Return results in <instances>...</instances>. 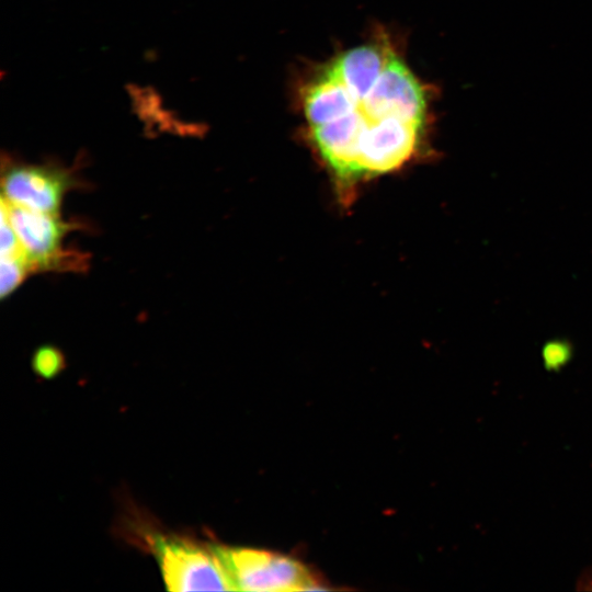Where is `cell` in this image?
<instances>
[{"instance_id": "cell-1", "label": "cell", "mask_w": 592, "mask_h": 592, "mask_svg": "<svg viewBox=\"0 0 592 592\" xmlns=\"http://www.w3.org/2000/svg\"><path fill=\"white\" fill-rule=\"evenodd\" d=\"M153 549L169 591H236L215 546L158 536Z\"/></svg>"}, {"instance_id": "cell-2", "label": "cell", "mask_w": 592, "mask_h": 592, "mask_svg": "<svg viewBox=\"0 0 592 592\" xmlns=\"http://www.w3.org/2000/svg\"><path fill=\"white\" fill-rule=\"evenodd\" d=\"M236 590H323L299 561L269 550L215 546Z\"/></svg>"}, {"instance_id": "cell-3", "label": "cell", "mask_w": 592, "mask_h": 592, "mask_svg": "<svg viewBox=\"0 0 592 592\" xmlns=\"http://www.w3.org/2000/svg\"><path fill=\"white\" fill-rule=\"evenodd\" d=\"M2 197L33 210L58 215L66 192L73 186L68 170L53 164L11 162L2 172Z\"/></svg>"}, {"instance_id": "cell-4", "label": "cell", "mask_w": 592, "mask_h": 592, "mask_svg": "<svg viewBox=\"0 0 592 592\" xmlns=\"http://www.w3.org/2000/svg\"><path fill=\"white\" fill-rule=\"evenodd\" d=\"M1 208L15 231L33 270L62 267L71 259L66 257L61 244L71 226L58 215L42 213L13 205L2 197Z\"/></svg>"}, {"instance_id": "cell-5", "label": "cell", "mask_w": 592, "mask_h": 592, "mask_svg": "<svg viewBox=\"0 0 592 592\" xmlns=\"http://www.w3.org/2000/svg\"><path fill=\"white\" fill-rule=\"evenodd\" d=\"M394 52L386 39L365 43L340 54L328 68L353 99H363L369 93Z\"/></svg>"}, {"instance_id": "cell-6", "label": "cell", "mask_w": 592, "mask_h": 592, "mask_svg": "<svg viewBox=\"0 0 592 592\" xmlns=\"http://www.w3.org/2000/svg\"><path fill=\"white\" fill-rule=\"evenodd\" d=\"M32 265L25 252L1 257L0 270V295L1 298L9 296L22 283Z\"/></svg>"}, {"instance_id": "cell-7", "label": "cell", "mask_w": 592, "mask_h": 592, "mask_svg": "<svg viewBox=\"0 0 592 592\" xmlns=\"http://www.w3.org/2000/svg\"><path fill=\"white\" fill-rule=\"evenodd\" d=\"M66 366L61 351L52 345L38 348L32 358L33 371L45 379L55 378Z\"/></svg>"}, {"instance_id": "cell-8", "label": "cell", "mask_w": 592, "mask_h": 592, "mask_svg": "<svg viewBox=\"0 0 592 592\" xmlns=\"http://www.w3.org/2000/svg\"><path fill=\"white\" fill-rule=\"evenodd\" d=\"M572 355L571 343L562 339L551 340L542 349L543 364L547 371H560L571 361Z\"/></svg>"}, {"instance_id": "cell-9", "label": "cell", "mask_w": 592, "mask_h": 592, "mask_svg": "<svg viewBox=\"0 0 592 592\" xmlns=\"http://www.w3.org/2000/svg\"><path fill=\"white\" fill-rule=\"evenodd\" d=\"M577 590L592 591V567L585 568L577 580Z\"/></svg>"}]
</instances>
